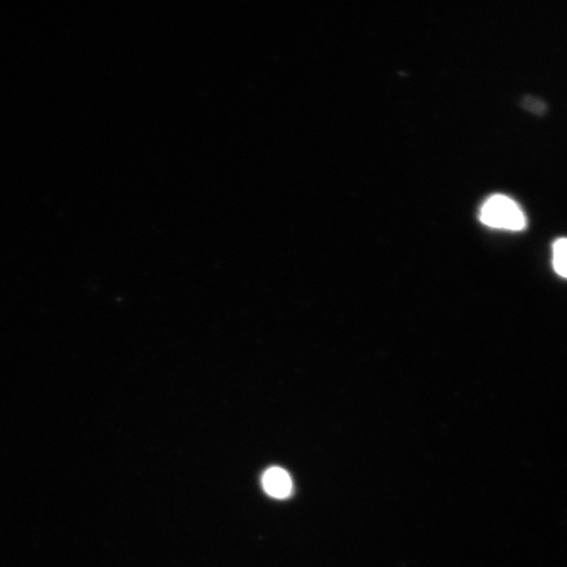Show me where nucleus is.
Returning a JSON list of instances; mask_svg holds the SVG:
<instances>
[{
  "mask_svg": "<svg viewBox=\"0 0 567 567\" xmlns=\"http://www.w3.org/2000/svg\"><path fill=\"white\" fill-rule=\"evenodd\" d=\"M480 219L493 229L522 231L527 228V218L519 204L505 195L488 197L482 205Z\"/></svg>",
  "mask_w": 567,
  "mask_h": 567,
  "instance_id": "1",
  "label": "nucleus"
},
{
  "mask_svg": "<svg viewBox=\"0 0 567 567\" xmlns=\"http://www.w3.org/2000/svg\"><path fill=\"white\" fill-rule=\"evenodd\" d=\"M264 487L268 495L284 499L292 493L293 484L286 471L280 467H271L265 473Z\"/></svg>",
  "mask_w": 567,
  "mask_h": 567,
  "instance_id": "2",
  "label": "nucleus"
},
{
  "mask_svg": "<svg viewBox=\"0 0 567 567\" xmlns=\"http://www.w3.org/2000/svg\"><path fill=\"white\" fill-rule=\"evenodd\" d=\"M553 266L559 276L567 279V238L558 239L553 246Z\"/></svg>",
  "mask_w": 567,
  "mask_h": 567,
  "instance_id": "3",
  "label": "nucleus"
},
{
  "mask_svg": "<svg viewBox=\"0 0 567 567\" xmlns=\"http://www.w3.org/2000/svg\"><path fill=\"white\" fill-rule=\"evenodd\" d=\"M523 105L526 106L528 111L537 113V115H542L545 111V104L534 97L524 99Z\"/></svg>",
  "mask_w": 567,
  "mask_h": 567,
  "instance_id": "4",
  "label": "nucleus"
}]
</instances>
